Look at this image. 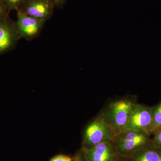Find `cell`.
Here are the masks:
<instances>
[{"label":"cell","instance_id":"obj_1","mask_svg":"<svg viewBox=\"0 0 161 161\" xmlns=\"http://www.w3.org/2000/svg\"><path fill=\"white\" fill-rule=\"evenodd\" d=\"M132 97L113 101L100 112L115 135L123 132L136 103Z\"/></svg>","mask_w":161,"mask_h":161},{"label":"cell","instance_id":"obj_2","mask_svg":"<svg viewBox=\"0 0 161 161\" xmlns=\"http://www.w3.org/2000/svg\"><path fill=\"white\" fill-rule=\"evenodd\" d=\"M119 155L129 157L151 142V135L146 132L124 131L112 139Z\"/></svg>","mask_w":161,"mask_h":161},{"label":"cell","instance_id":"obj_3","mask_svg":"<svg viewBox=\"0 0 161 161\" xmlns=\"http://www.w3.org/2000/svg\"><path fill=\"white\" fill-rule=\"evenodd\" d=\"M115 136L100 113L86 128L82 148H90L101 143L112 141Z\"/></svg>","mask_w":161,"mask_h":161},{"label":"cell","instance_id":"obj_4","mask_svg":"<svg viewBox=\"0 0 161 161\" xmlns=\"http://www.w3.org/2000/svg\"><path fill=\"white\" fill-rule=\"evenodd\" d=\"M124 131L146 132L151 135L153 132L151 107L136 104Z\"/></svg>","mask_w":161,"mask_h":161},{"label":"cell","instance_id":"obj_5","mask_svg":"<svg viewBox=\"0 0 161 161\" xmlns=\"http://www.w3.org/2000/svg\"><path fill=\"white\" fill-rule=\"evenodd\" d=\"M15 22L19 39L31 40L39 36L46 21L30 16L18 11L17 20Z\"/></svg>","mask_w":161,"mask_h":161},{"label":"cell","instance_id":"obj_6","mask_svg":"<svg viewBox=\"0 0 161 161\" xmlns=\"http://www.w3.org/2000/svg\"><path fill=\"white\" fill-rule=\"evenodd\" d=\"M19 40L16 22L9 17L0 20V57L14 49Z\"/></svg>","mask_w":161,"mask_h":161},{"label":"cell","instance_id":"obj_7","mask_svg":"<svg viewBox=\"0 0 161 161\" xmlns=\"http://www.w3.org/2000/svg\"><path fill=\"white\" fill-rule=\"evenodd\" d=\"M54 7L52 0H26L19 11L46 22L51 17Z\"/></svg>","mask_w":161,"mask_h":161},{"label":"cell","instance_id":"obj_8","mask_svg":"<svg viewBox=\"0 0 161 161\" xmlns=\"http://www.w3.org/2000/svg\"><path fill=\"white\" fill-rule=\"evenodd\" d=\"M81 149L88 161H113L119 155L112 141Z\"/></svg>","mask_w":161,"mask_h":161},{"label":"cell","instance_id":"obj_9","mask_svg":"<svg viewBox=\"0 0 161 161\" xmlns=\"http://www.w3.org/2000/svg\"><path fill=\"white\" fill-rule=\"evenodd\" d=\"M161 150L150 142L129 156L130 161H159Z\"/></svg>","mask_w":161,"mask_h":161},{"label":"cell","instance_id":"obj_10","mask_svg":"<svg viewBox=\"0 0 161 161\" xmlns=\"http://www.w3.org/2000/svg\"><path fill=\"white\" fill-rule=\"evenodd\" d=\"M151 112L153 132L156 130L161 128V101L154 106L151 107Z\"/></svg>","mask_w":161,"mask_h":161},{"label":"cell","instance_id":"obj_11","mask_svg":"<svg viewBox=\"0 0 161 161\" xmlns=\"http://www.w3.org/2000/svg\"><path fill=\"white\" fill-rule=\"evenodd\" d=\"M26 0H3V3L9 12L11 10H20Z\"/></svg>","mask_w":161,"mask_h":161},{"label":"cell","instance_id":"obj_12","mask_svg":"<svg viewBox=\"0 0 161 161\" xmlns=\"http://www.w3.org/2000/svg\"><path fill=\"white\" fill-rule=\"evenodd\" d=\"M151 142L161 150V128L153 132L151 135Z\"/></svg>","mask_w":161,"mask_h":161},{"label":"cell","instance_id":"obj_13","mask_svg":"<svg viewBox=\"0 0 161 161\" xmlns=\"http://www.w3.org/2000/svg\"><path fill=\"white\" fill-rule=\"evenodd\" d=\"M72 161H88L81 148L76 153L74 157L72 158Z\"/></svg>","mask_w":161,"mask_h":161},{"label":"cell","instance_id":"obj_14","mask_svg":"<svg viewBox=\"0 0 161 161\" xmlns=\"http://www.w3.org/2000/svg\"><path fill=\"white\" fill-rule=\"evenodd\" d=\"M9 13L6 9L3 0H0V20L9 17Z\"/></svg>","mask_w":161,"mask_h":161},{"label":"cell","instance_id":"obj_15","mask_svg":"<svg viewBox=\"0 0 161 161\" xmlns=\"http://www.w3.org/2000/svg\"><path fill=\"white\" fill-rule=\"evenodd\" d=\"M72 158L69 156L59 154L55 156L50 160V161H72Z\"/></svg>","mask_w":161,"mask_h":161},{"label":"cell","instance_id":"obj_16","mask_svg":"<svg viewBox=\"0 0 161 161\" xmlns=\"http://www.w3.org/2000/svg\"><path fill=\"white\" fill-rule=\"evenodd\" d=\"M113 161H130L129 157L118 155Z\"/></svg>","mask_w":161,"mask_h":161},{"label":"cell","instance_id":"obj_17","mask_svg":"<svg viewBox=\"0 0 161 161\" xmlns=\"http://www.w3.org/2000/svg\"><path fill=\"white\" fill-rule=\"evenodd\" d=\"M55 6H59L63 5L66 0H52Z\"/></svg>","mask_w":161,"mask_h":161},{"label":"cell","instance_id":"obj_18","mask_svg":"<svg viewBox=\"0 0 161 161\" xmlns=\"http://www.w3.org/2000/svg\"><path fill=\"white\" fill-rule=\"evenodd\" d=\"M159 161H161V157L160 158V159Z\"/></svg>","mask_w":161,"mask_h":161}]
</instances>
